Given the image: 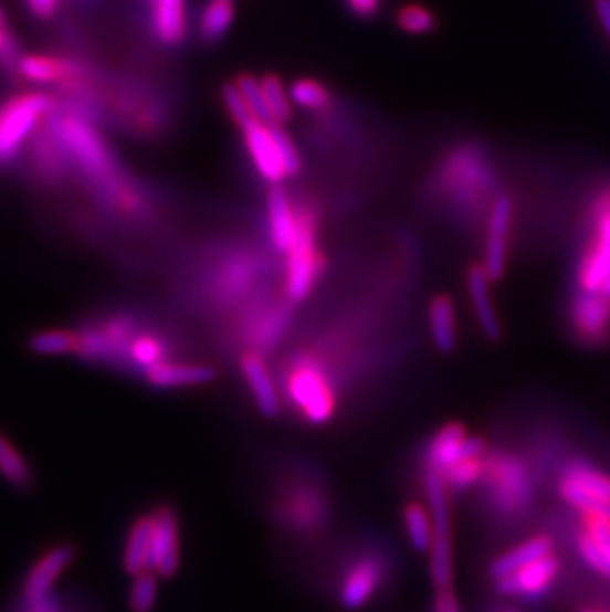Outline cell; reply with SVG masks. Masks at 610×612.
<instances>
[{
  "instance_id": "cell-1",
  "label": "cell",
  "mask_w": 610,
  "mask_h": 612,
  "mask_svg": "<svg viewBox=\"0 0 610 612\" xmlns=\"http://www.w3.org/2000/svg\"><path fill=\"white\" fill-rule=\"evenodd\" d=\"M52 124L66 147L74 175L86 184L99 209L119 221H144L151 211V197L122 163L99 125L60 104Z\"/></svg>"
},
{
  "instance_id": "cell-2",
  "label": "cell",
  "mask_w": 610,
  "mask_h": 612,
  "mask_svg": "<svg viewBox=\"0 0 610 612\" xmlns=\"http://www.w3.org/2000/svg\"><path fill=\"white\" fill-rule=\"evenodd\" d=\"M57 107V97L39 89L14 92L0 99V171L19 163L30 139Z\"/></svg>"
},
{
  "instance_id": "cell-3",
  "label": "cell",
  "mask_w": 610,
  "mask_h": 612,
  "mask_svg": "<svg viewBox=\"0 0 610 612\" xmlns=\"http://www.w3.org/2000/svg\"><path fill=\"white\" fill-rule=\"evenodd\" d=\"M322 264L324 258L317 250L314 214L302 209L296 242L286 254V296L290 302H304L309 297L322 274Z\"/></svg>"
},
{
  "instance_id": "cell-4",
  "label": "cell",
  "mask_w": 610,
  "mask_h": 612,
  "mask_svg": "<svg viewBox=\"0 0 610 612\" xmlns=\"http://www.w3.org/2000/svg\"><path fill=\"white\" fill-rule=\"evenodd\" d=\"M487 496L499 514H517L532 502V478L524 462L512 454H496L486 460L484 469Z\"/></svg>"
},
{
  "instance_id": "cell-5",
  "label": "cell",
  "mask_w": 610,
  "mask_h": 612,
  "mask_svg": "<svg viewBox=\"0 0 610 612\" xmlns=\"http://www.w3.org/2000/svg\"><path fill=\"white\" fill-rule=\"evenodd\" d=\"M52 114L30 139L24 155L30 179L40 187H49V189L64 184L70 179V175H74L66 147L52 124Z\"/></svg>"
},
{
  "instance_id": "cell-6",
  "label": "cell",
  "mask_w": 610,
  "mask_h": 612,
  "mask_svg": "<svg viewBox=\"0 0 610 612\" xmlns=\"http://www.w3.org/2000/svg\"><path fill=\"white\" fill-rule=\"evenodd\" d=\"M559 496L581 514L610 511V476L585 460H572L561 469Z\"/></svg>"
},
{
  "instance_id": "cell-7",
  "label": "cell",
  "mask_w": 610,
  "mask_h": 612,
  "mask_svg": "<svg viewBox=\"0 0 610 612\" xmlns=\"http://www.w3.org/2000/svg\"><path fill=\"white\" fill-rule=\"evenodd\" d=\"M287 391L297 409L312 424H325L334 416L335 394L319 365L297 361L287 377Z\"/></svg>"
},
{
  "instance_id": "cell-8",
  "label": "cell",
  "mask_w": 610,
  "mask_h": 612,
  "mask_svg": "<svg viewBox=\"0 0 610 612\" xmlns=\"http://www.w3.org/2000/svg\"><path fill=\"white\" fill-rule=\"evenodd\" d=\"M592 236L579 264V287L599 292L610 276V187L602 189L591 207Z\"/></svg>"
},
{
  "instance_id": "cell-9",
  "label": "cell",
  "mask_w": 610,
  "mask_h": 612,
  "mask_svg": "<svg viewBox=\"0 0 610 612\" xmlns=\"http://www.w3.org/2000/svg\"><path fill=\"white\" fill-rule=\"evenodd\" d=\"M77 549L72 544H57L50 547L30 567L29 573L24 574L22 589H20V601L24 606L39 603L52 594V587L57 579L66 571L70 564L76 559Z\"/></svg>"
},
{
  "instance_id": "cell-10",
  "label": "cell",
  "mask_w": 610,
  "mask_h": 612,
  "mask_svg": "<svg viewBox=\"0 0 610 612\" xmlns=\"http://www.w3.org/2000/svg\"><path fill=\"white\" fill-rule=\"evenodd\" d=\"M484 452L486 444L482 439L470 436L466 429L460 424H446L430 441L427 449V468L439 469L440 474H444L462 460L484 458Z\"/></svg>"
},
{
  "instance_id": "cell-11",
  "label": "cell",
  "mask_w": 610,
  "mask_h": 612,
  "mask_svg": "<svg viewBox=\"0 0 610 612\" xmlns=\"http://www.w3.org/2000/svg\"><path fill=\"white\" fill-rule=\"evenodd\" d=\"M152 516L151 571L171 579L181 563V531L179 517L171 506H159Z\"/></svg>"
},
{
  "instance_id": "cell-12",
  "label": "cell",
  "mask_w": 610,
  "mask_h": 612,
  "mask_svg": "<svg viewBox=\"0 0 610 612\" xmlns=\"http://www.w3.org/2000/svg\"><path fill=\"white\" fill-rule=\"evenodd\" d=\"M559 573H561V561L555 553H549L534 563L525 564L524 569L515 571L509 577L496 581L497 593L535 601L549 593Z\"/></svg>"
},
{
  "instance_id": "cell-13",
  "label": "cell",
  "mask_w": 610,
  "mask_h": 612,
  "mask_svg": "<svg viewBox=\"0 0 610 612\" xmlns=\"http://www.w3.org/2000/svg\"><path fill=\"white\" fill-rule=\"evenodd\" d=\"M514 221V202L507 194H499L492 202L487 217L486 254L484 268L492 279H499L506 272L507 249H509V232Z\"/></svg>"
},
{
  "instance_id": "cell-14",
  "label": "cell",
  "mask_w": 610,
  "mask_h": 612,
  "mask_svg": "<svg viewBox=\"0 0 610 612\" xmlns=\"http://www.w3.org/2000/svg\"><path fill=\"white\" fill-rule=\"evenodd\" d=\"M571 324L577 335L589 344H602L610 334V299L601 292L581 289L571 302Z\"/></svg>"
},
{
  "instance_id": "cell-15",
  "label": "cell",
  "mask_w": 610,
  "mask_h": 612,
  "mask_svg": "<svg viewBox=\"0 0 610 612\" xmlns=\"http://www.w3.org/2000/svg\"><path fill=\"white\" fill-rule=\"evenodd\" d=\"M581 534L577 536V551L595 573L610 579V511L581 514Z\"/></svg>"
},
{
  "instance_id": "cell-16",
  "label": "cell",
  "mask_w": 610,
  "mask_h": 612,
  "mask_svg": "<svg viewBox=\"0 0 610 612\" xmlns=\"http://www.w3.org/2000/svg\"><path fill=\"white\" fill-rule=\"evenodd\" d=\"M250 159L264 181L277 184L287 177L286 167L277 149L274 124L252 122L242 129Z\"/></svg>"
},
{
  "instance_id": "cell-17",
  "label": "cell",
  "mask_w": 610,
  "mask_h": 612,
  "mask_svg": "<svg viewBox=\"0 0 610 612\" xmlns=\"http://www.w3.org/2000/svg\"><path fill=\"white\" fill-rule=\"evenodd\" d=\"M152 40L165 49H177L187 39V0H145Z\"/></svg>"
},
{
  "instance_id": "cell-18",
  "label": "cell",
  "mask_w": 610,
  "mask_h": 612,
  "mask_svg": "<svg viewBox=\"0 0 610 612\" xmlns=\"http://www.w3.org/2000/svg\"><path fill=\"white\" fill-rule=\"evenodd\" d=\"M299 229V212L294 211L287 192L274 187L267 194V230L272 246L286 256L294 246Z\"/></svg>"
},
{
  "instance_id": "cell-19",
  "label": "cell",
  "mask_w": 610,
  "mask_h": 612,
  "mask_svg": "<svg viewBox=\"0 0 610 612\" xmlns=\"http://www.w3.org/2000/svg\"><path fill=\"white\" fill-rule=\"evenodd\" d=\"M145 381L155 389H187V387H199L214 381V369L209 365L197 363H165L155 365L149 371H145Z\"/></svg>"
},
{
  "instance_id": "cell-20",
  "label": "cell",
  "mask_w": 610,
  "mask_h": 612,
  "mask_svg": "<svg viewBox=\"0 0 610 612\" xmlns=\"http://www.w3.org/2000/svg\"><path fill=\"white\" fill-rule=\"evenodd\" d=\"M382 581V567L377 559L365 557L359 563L351 567V571L345 577L341 587V604L349 611L361 609L362 604L371 601Z\"/></svg>"
},
{
  "instance_id": "cell-21",
  "label": "cell",
  "mask_w": 610,
  "mask_h": 612,
  "mask_svg": "<svg viewBox=\"0 0 610 612\" xmlns=\"http://www.w3.org/2000/svg\"><path fill=\"white\" fill-rule=\"evenodd\" d=\"M70 66V54L54 52H24L20 57L17 77L36 84V86H54L62 84Z\"/></svg>"
},
{
  "instance_id": "cell-22",
  "label": "cell",
  "mask_w": 610,
  "mask_h": 612,
  "mask_svg": "<svg viewBox=\"0 0 610 612\" xmlns=\"http://www.w3.org/2000/svg\"><path fill=\"white\" fill-rule=\"evenodd\" d=\"M240 369L249 383L257 411L267 419L276 416L280 412V399H277L276 384L272 381V373L267 369L266 361L257 354L244 355Z\"/></svg>"
},
{
  "instance_id": "cell-23",
  "label": "cell",
  "mask_w": 610,
  "mask_h": 612,
  "mask_svg": "<svg viewBox=\"0 0 610 612\" xmlns=\"http://www.w3.org/2000/svg\"><path fill=\"white\" fill-rule=\"evenodd\" d=\"M490 282H494V279L487 276L484 266H472L467 272V292H470L472 307H474V314H476L477 326L484 331L487 339L497 341L499 335H502V326H499L494 302H492Z\"/></svg>"
},
{
  "instance_id": "cell-24",
  "label": "cell",
  "mask_w": 610,
  "mask_h": 612,
  "mask_svg": "<svg viewBox=\"0 0 610 612\" xmlns=\"http://www.w3.org/2000/svg\"><path fill=\"white\" fill-rule=\"evenodd\" d=\"M152 516L135 519L124 546V571L132 577L151 571Z\"/></svg>"
},
{
  "instance_id": "cell-25",
  "label": "cell",
  "mask_w": 610,
  "mask_h": 612,
  "mask_svg": "<svg viewBox=\"0 0 610 612\" xmlns=\"http://www.w3.org/2000/svg\"><path fill=\"white\" fill-rule=\"evenodd\" d=\"M549 553H555L554 541L549 537H532L524 544L514 547L512 551L497 557L496 561L490 567V574L494 577V581H499V579L524 569L525 564L534 563L537 559L549 556Z\"/></svg>"
},
{
  "instance_id": "cell-26",
  "label": "cell",
  "mask_w": 610,
  "mask_h": 612,
  "mask_svg": "<svg viewBox=\"0 0 610 612\" xmlns=\"http://www.w3.org/2000/svg\"><path fill=\"white\" fill-rule=\"evenodd\" d=\"M430 334L442 354H452L458 344L456 309L452 299L439 296L432 299L429 312Z\"/></svg>"
},
{
  "instance_id": "cell-27",
  "label": "cell",
  "mask_w": 610,
  "mask_h": 612,
  "mask_svg": "<svg viewBox=\"0 0 610 612\" xmlns=\"http://www.w3.org/2000/svg\"><path fill=\"white\" fill-rule=\"evenodd\" d=\"M0 478L19 492L34 486V472L29 462L4 434H0Z\"/></svg>"
},
{
  "instance_id": "cell-28",
  "label": "cell",
  "mask_w": 610,
  "mask_h": 612,
  "mask_svg": "<svg viewBox=\"0 0 610 612\" xmlns=\"http://www.w3.org/2000/svg\"><path fill=\"white\" fill-rule=\"evenodd\" d=\"M234 22V7L227 0H210L199 19V34L204 42H219L229 34Z\"/></svg>"
},
{
  "instance_id": "cell-29",
  "label": "cell",
  "mask_w": 610,
  "mask_h": 612,
  "mask_svg": "<svg viewBox=\"0 0 610 612\" xmlns=\"http://www.w3.org/2000/svg\"><path fill=\"white\" fill-rule=\"evenodd\" d=\"M404 526L409 534L410 546L417 551H430L432 546V536H434V527H432V517L430 511L422 504H410L404 509Z\"/></svg>"
},
{
  "instance_id": "cell-30",
  "label": "cell",
  "mask_w": 610,
  "mask_h": 612,
  "mask_svg": "<svg viewBox=\"0 0 610 612\" xmlns=\"http://www.w3.org/2000/svg\"><path fill=\"white\" fill-rule=\"evenodd\" d=\"M76 345L77 334L70 329H46L32 335L29 339L30 351L44 357L74 354Z\"/></svg>"
},
{
  "instance_id": "cell-31",
  "label": "cell",
  "mask_w": 610,
  "mask_h": 612,
  "mask_svg": "<svg viewBox=\"0 0 610 612\" xmlns=\"http://www.w3.org/2000/svg\"><path fill=\"white\" fill-rule=\"evenodd\" d=\"M159 574L155 571H145V573L134 577V583L129 587L127 593V606L129 612H152L159 597Z\"/></svg>"
},
{
  "instance_id": "cell-32",
  "label": "cell",
  "mask_w": 610,
  "mask_h": 612,
  "mask_svg": "<svg viewBox=\"0 0 610 612\" xmlns=\"http://www.w3.org/2000/svg\"><path fill=\"white\" fill-rule=\"evenodd\" d=\"M262 89L266 97L267 109L272 115V122L277 125L286 124L292 117V97L284 84L280 82V77L266 76L262 80Z\"/></svg>"
},
{
  "instance_id": "cell-33",
  "label": "cell",
  "mask_w": 610,
  "mask_h": 612,
  "mask_svg": "<svg viewBox=\"0 0 610 612\" xmlns=\"http://www.w3.org/2000/svg\"><path fill=\"white\" fill-rule=\"evenodd\" d=\"M290 97L296 106L312 112L329 106V99H332L325 86L315 80H297L296 84L290 87Z\"/></svg>"
},
{
  "instance_id": "cell-34",
  "label": "cell",
  "mask_w": 610,
  "mask_h": 612,
  "mask_svg": "<svg viewBox=\"0 0 610 612\" xmlns=\"http://www.w3.org/2000/svg\"><path fill=\"white\" fill-rule=\"evenodd\" d=\"M484 469H486V460L467 458L458 462L456 466L446 469L442 476L446 479L449 488L467 489L484 478Z\"/></svg>"
},
{
  "instance_id": "cell-35",
  "label": "cell",
  "mask_w": 610,
  "mask_h": 612,
  "mask_svg": "<svg viewBox=\"0 0 610 612\" xmlns=\"http://www.w3.org/2000/svg\"><path fill=\"white\" fill-rule=\"evenodd\" d=\"M234 84L239 86L240 94L246 99L250 112L256 117L257 122H262V124H274V122H272V115H270V109H267L264 89H262V80L250 76V74H244V76H240Z\"/></svg>"
},
{
  "instance_id": "cell-36",
  "label": "cell",
  "mask_w": 610,
  "mask_h": 612,
  "mask_svg": "<svg viewBox=\"0 0 610 612\" xmlns=\"http://www.w3.org/2000/svg\"><path fill=\"white\" fill-rule=\"evenodd\" d=\"M397 22L404 32L409 34H429L430 30L434 29V17L430 14L429 9L419 7V4H409L404 9L399 10Z\"/></svg>"
},
{
  "instance_id": "cell-37",
  "label": "cell",
  "mask_w": 610,
  "mask_h": 612,
  "mask_svg": "<svg viewBox=\"0 0 610 612\" xmlns=\"http://www.w3.org/2000/svg\"><path fill=\"white\" fill-rule=\"evenodd\" d=\"M222 102H224V107H227V112L232 117V122L239 125L240 129H244L252 122H257L256 117L250 112L246 99L240 94L236 84H229V86L222 87Z\"/></svg>"
},
{
  "instance_id": "cell-38",
  "label": "cell",
  "mask_w": 610,
  "mask_h": 612,
  "mask_svg": "<svg viewBox=\"0 0 610 612\" xmlns=\"http://www.w3.org/2000/svg\"><path fill=\"white\" fill-rule=\"evenodd\" d=\"M274 137H276L277 149L286 167L287 177H296L297 172L302 171V155L297 151L296 144L282 129V125L274 124Z\"/></svg>"
},
{
  "instance_id": "cell-39",
  "label": "cell",
  "mask_w": 610,
  "mask_h": 612,
  "mask_svg": "<svg viewBox=\"0 0 610 612\" xmlns=\"http://www.w3.org/2000/svg\"><path fill=\"white\" fill-rule=\"evenodd\" d=\"M24 7L29 10L30 17L36 20H52L62 7V0H24Z\"/></svg>"
},
{
  "instance_id": "cell-40",
  "label": "cell",
  "mask_w": 610,
  "mask_h": 612,
  "mask_svg": "<svg viewBox=\"0 0 610 612\" xmlns=\"http://www.w3.org/2000/svg\"><path fill=\"white\" fill-rule=\"evenodd\" d=\"M347 7L351 9L354 14L361 17V19H371L375 17L379 9H381L382 0H345Z\"/></svg>"
},
{
  "instance_id": "cell-41",
  "label": "cell",
  "mask_w": 610,
  "mask_h": 612,
  "mask_svg": "<svg viewBox=\"0 0 610 612\" xmlns=\"http://www.w3.org/2000/svg\"><path fill=\"white\" fill-rule=\"evenodd\" d=\"M434 612H462L460 603H458L456 594L452 593V589L437 591Z\"/></svg>"
},
{
  "instance_id": "cell-42",
  "label": "cell",
  "mask_w": 610,
  "mask_h": 612,
  "mask_svg": "<svg viewBox=\"0 0 610 612\" xmlns=\"http://www.w3.org/2000/svg\"><path fill=\"white\" fill-rule=\"evenodd\" d=\"M24 606V604H22ZM24 612H66L62 599L56 594H49L46 599H42L39 603L29 604L24 606Z\"/></svg>"
},
{
  "instance_id": "cell-43",
  "label": "cell",
  "mask_w": 610,
  "mask_h": 612,
  "mask_svg": "<svg viewBox=\"0 0 610 612\" xmlns=\"http://www.w3.org/2000/svg\"><path fill=\"white\" fill-rule=\"evenodd\" d=\"M592 9L604 36L610 40V0H592Z\"/></svg>"
},
{
  "instance_id": "cell-44",
  "label": "cell",
  "mask_w": 610,
  "mask_h": 612,
  "mask_svg": "<svg viewBox=\"0 0 610 612\" xmlns=\"http://www.w3.org/2000/svg\"><path fill=\"white\" fill-rule=\"evenodd\" d=\"M599 292H601L602 296L609 297L610 299V276L609 278L604 279V284H602L601 289H599Z\"/></svg>"
},
{
  "instance_id": "cell-45",
  "label": "cell",
  "mask_w": 610,
  "mask_h": 612,
  "mask_svg": "<svg viewBox=\"0 0 610 612\" xmlns=\"http://www.w3.org/2000/svg\"><path fill=\"white\" fill-rule=\"evenodd\" d=\"M585 612H599V611H585Z\"/></svg>"
},
{
  "instance_id": "cell-46",
  "label": "cell",
  "mask_w": 610,
  "mask_h": 612,
  "mask_svg": "<svg viewBox=\"0 0 610 612\" xmlns=\"http://www.w3.org/2000/svg\"><path fill=\"white\" fill-rule=\"evenodd\" d=\"M227 2H232V0H227Z\"/></svg>"
}]
</instances>
